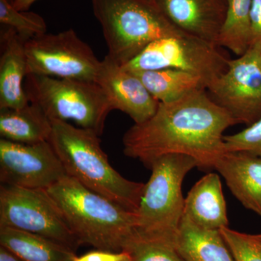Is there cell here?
I'll return each instance as SVG.
<instances>
[{
    "mask_svg": "<svg viewBox=\"0 0 261 261\" xmlns=\"http://www.w3.org/2000/svg\"><path fill=\"white\" fill-rule=\"evenodd\" d=\"M252 0H227L224 21L218 37V47H224L238 56L251 45L250 9Z\"/></svg>",
    "mask_w": 261,
    "mask_h": 261,
    "instance_id": "obj_21",
    "label": "cell"
},
{
    "mask_svg": "<svg viewBox=\"0 0 261 261\" xmlns=\"http://www.w3.org/2000/svg\"><path fill=\"white\" fill-rule=\"evenodd\" d=\"M51 122L49 142L66 174L89 190L135 213L145 184L126 179L115 170L95 132L73 126L69 122Z\"/></svg>",
    "mask_w": 261,
    "mask_h": 261,
    "instance_id": "obj_3",
    "label": "cell"
},
{
    "mask_svg": "<svg viewBox=\"0 0 261 261\" xmlns=\"http://www.w3.org/2000/svg\"><path fill=\"white\" fill-rule=\"evenodd\" d=\"M260 56H261V54H260Z\"/></svg>",
    "mask_w": 261,
    "mask_h": 261,
    "instance_id": "obj_32",
    "label": "cell"
},
{
    "mask_svg": "<svg viewBox=\"0 0 261 261\" xmlns=\"http://www.w3.org/2000/svg\"><path fill=\"white\" fill-rule=\"evenodd\" d=\"M96 82L107 94L113 109L126 113L135 124L147 121L159 108L160 102L140 79L108 56L101 61Z\"/></svg>",
    "mask_w": 261,
    "mask_h": 261,
    "instance_id": "obj_12",
    "label": "cell"
},
{
    "mask_svg": "<svg viewBox=\"0 0 261 261\" xmlns=\"http://www.w3.org/2000/svg\"><path fill=\"white\" fill-rule=\"evenodd\" d=\"M123 250L129 252L130 261H185L174 244L142 238L135 232Z\"/></svg>",
    "mask_w": 261,
    "mask_h": 261,
    "instance_id": "obj_22",
    "label": "cell"
},
{
    "mask_svg": "<svg viewBox=\"0 0 261 261\" xmlns=\"http://www.w3.org/2000/svg\"><path fill=\"white\" fill-rule=\"evenodd\" d=\"M94 15L102 27L107 56L126 64L154 41L186 35L144 0H92Z\"/></svg>",
    "mask_w": 261,
    "mask_h": 261,
    "instance_id": "obj_5",
    "label": "cell"
},
{
    "mask_svg": "<svg viewBox=\"0 0 261 261\" xmlns=\"http://www.w3.org/2000/svg\"><path fill=\"white\" fill-rule=\"evenodd\" d=\"M25 41L14 29L2 25L0 32V109L29 104L24 89L28 75Z\"/></svg>",
    "mask_w": 261,
    "mask_h": 261,
    "instance_id": "obj_14",
    "label": "cell"
},
{
    "mask_svg": "<svg viewBox=\"0 0 261 261\" xmlns=\"http://www.w3.org/2000/svg\"><path fill=\"white\" fill-rule=\"evenodd\" d=\"M176 244L185 261H235L219 230L201 228L185 214Z\"/></svg>",
    "mask_w": 261,
    "mask_h": 261,
    "instance_id": "obj_18",
    "label": "cell"
},
{
    "mask_svg": "<svg viewBox=\"0 0 261 261\" xmlns=\"http://www.w3.org/2000/svg\"><path fill=\"white\" fill-rule=\"evenodd\" d=\"M251 47L261 49V0H252L250 9Z\"/></svg>",
    "mask_w": 261,
    "mask_h": 261,
    "instance_id": "obj_27",
    "label": "cell"
},
{
    "mask_svg": "<svg viewBox=\"0 0 261 261\" xmlns=\"http://www.w3.org/2000/svg\"><path fill=\"white\" fill-rule=\"evenodd\" d=\"M227 58L219 47L188 35L158 39L133 60L121 65L129 71L176 69L199 75L212 83L228 68Z\"/></svg>",
    "mask_w": 261,
    "mask_h": 261,
    "instance_id": "obj_9",
    "label": "cell"
},
{
    "mask_svg": "<svg viewBox=\"0 0 261 261\" xmlns=\"http://www.w3.org/2000/svg\"><path fill=\"white\" fill-rule=\"evenodd\" d=\"M15 9L20 11H27L37 0H10Z\"/></svg>",
    "mask_w": 261,
    "mask_h": 261,
    "instance_id": "obj_28",
    "label": "cell"
},
{
    "mask_svg": "<svg viewBox=\"0 0 261 261\" xmlns=\"http://www.w3.org/2000/svg\"><path fill=\"white\" fill-rule=\"evenodd\" d=\"M195 167V159L181 154H166L152 163L150 178L145 184L135 212L137 235L176 245L185 212L182 183Z\"/></svg>",
    "mask_w": 261,
    "mask_h": 261,
    "instance_id": "obj_4",
    "label": "cell"
},
{
    "mask_svg": "<svg viewBox=\"0 0 261 261\" xmlns=\"http://www.w3.org/2000/svg\"><path fill=\"white\" fill-rule=\"evenodd\" d=\"M214 169L222 175L233 195L246 208L261 216V157L226 152Z\"/></svg>",
    "mask_w": 261,
    "mask_h": 261,
    "instance_id": "obj_15",
    "label": "cell"
},
{
    "mask_svg": "<svg viewBox=\"0 0 261 261\" xmlns=\"http://www.w3.org/2000/svg\"><path fill=\"white\" fill-rule=\"evenodd\" d=\"M65 176V168L49 141L22 144L0 140L2 185L46 190Z\"/></svg>",
    "mask_w": 261,
    "mask_h": 261,
    "instance_id": "obj_11",
    "label": "cell"
},
{
    "mask_svg": "<svg viewBox=\"0 0 261 261\" xmlns=\"http://www.w3.org/2000/svg\"><path fill=\"white\" fill-rule=\"evenodd\" d=\"M257 238L259 239V240L261 241V233L260 234H256Z\"/></svg>",
    "mask_w": 261,
    "mask_h": 261,
    "instance_id": "obj_31",
    "label": "cell"
},
{
    "mask_svg": "<svg viewBox=\"0 0 261 261\" xmlns=\"http://www.w3.org/2000/svg\"><path fill=\"white\" fill-rule=\"evenodd\" d=\"M46 190L80 245L121 251L135 232V213L68 175Z\"/></svg>",
    "mask_w": 261,
    "mask_h": 261,
    "instance_id": "obj_2",
    "label": "cell"
},
{
    "mask_svg": "<svg viewBox=\"0 0 261 261\" xmlns=\"http://www.w3.org/2000/svg\"><path fill=\"white\" fill-rule=\"evenodd\" d=\"M224 141L226 152H245L261 157V117L242 132L224 136Z\"/></svg>",
    "mask_w": 261,
    "mask_h": 261,
    "instance_id": "obj_25",
    "label": "cell"
},
{
    "mask_svg": "<svg viewBox=\"0 0 261 261\" xmlns=\"http://www.w3.org/2000/svg\"><path fill=\"white\" fill-rule=\"evenodd\" d=\"M129 252L126 250L121 251H108L97 250L84 254L81 256H75L73 261H130Z\"/></svg>",
    "mask_w": 261,
    "mask_h": 261,
    "instance_id": "obj_26",
    "label": "cell"
},
{
    "mask_svg": "<svg viewBox=\"0 0 261 261\" xmlns=\"http://www.w3.org/2000/svg\"><path fill=\"white\" fill-rule=\"evenodd\" d=\"M261 49L251 47L243 56L228 60V68L207 88L216 104L237 123L247 126L261 117Z\"/></svg>",
    "mask_w": 261,
    "mask_h": 261,
    "instance_id": "obj_10",
    "label": "cell"
},
{
    "mask_svg": "<svg viewBox=\"0 0 261 261\" xmlns=\"http://www.w3.org/2000/svg\"><path fill=\"white\" fill-rule=\"evenodd\" d=\"M219 231L235 261H261V241L256 235L239 232L228 226Z\"/></svg>",
    "mask_w": 261,
    "mask_h": 261,
    "instance_id": "obj_24",
    "label": "cell"
},
{
    "mask_svg": "<svg viewBox=\"0 0 261 261\" xmlns=\"http://www.w3.org/2000/svg\"><path fill=\"white\" fill-rule=\"evenodd\" d=\"M234 124L207 89H201L174 102L159 103L153 116L125 133L123 152L148 168L162 156L181 154L195 159L201 169H210L226 153L224 133Z\"/></svg>",
    "mask_w": 261,
    "mask_h": 261,
    "instance_id": "obj_1",
    "label": "cell"
},
{
    "mask_svg": "<svg viewBox=\"0 0 261 261\" xmlns=\"http://www.w3.org/2000/svg\"><path fill=\"white\" fill-rule=\"evenodd\" d=\"M0 23L14 29L25 42L47 32V25L42 16L15 9L10 0H0Z\"/></svg>",
    "mask_w": 261,
    "mask_h": 261,
    "instance_id": "obj_23",
    "label": "cell"
},
{
    "mask_svg": "<svg viewBox=\"0 0 261 261\" xmlns=\"http://www.w3.org/2000/svg\"><path fill=\"white\" fill-rule=\"evenodd\" d=\"M0 227H8L49 239L74 250L78 240L45 190L2 185Z\"/></svg>",
    "mask_w": 261,
    "mask_h": 261,
    "instance_id": "obj_7",
    "label": "cell"
},
{
    "mask_svg": "<svg viewBox=\"0 0 261 261\" xmlns=\"http://www.w3.org/2000/svg\"><path fill=\"white\" fill-rule=\"evenodd\" d=\"M0 246L22 261H73L75 251L34 233L15 228L0 227Z\"/></svg>",
    "mask_w": 261,
    "mask_h": 261,
    "instance_id": "obj_19",
    "label": "cell"
},
{
    "mask_svg": "<svg viewBox=\"0 0 261 261\" xmlns=\"http://www.w3.org/2000/svg\"><path fill=\"white\" fill-rule=\"evenodd\" d=\"M24 89L29 102L38 105L51 121H73L99 136L113 111L109 98L97 82L29 74Z\"/></svg>",
    "mask_w": 261,
    "mask_h": 261,
    "instance_id": "obj_6",
    "label": "cell"
},
{
    "mask_svg": "<svg viewBox=\"0 0 261 261\" xmlns=\"http://www.w3.org/2000/svg\"><path fill=\"white\" fill-rule=\"evenodd\" d=\"M0 261H22L13 252L7 250L4 247L0 246Z\"/></svg>",
    "mask_w": 261,
    "mask_h": 261,
    "instance_id": "obj_29",
    "label": "cell"
},
{
    "mask_svg": "<svg viewBox=\"0 0 261 261\" xmlns=\"http://www.w3.org/2000/svg\"><path fill=\"white\" fill-rule=\"evenodd\" d=\"M184 214L206 229L228 227L226 201L219 175L207 173L194 185L185 198Z\"/></svg>",
    "mask_w": 261,
    "mask_h": 261,
    "instance_id": "obj_16",
    "label": "cell"
},
{
    "mask_svg": "<svg viewBox=\"0 0 261 261\" xmlns=\"http://www.w3.org/2000/svg\"><path fill=\"white\" fill-rule=\"evenodd\" d=\"M144 1L148 2V3H152V4H153L154 0H144Z\"/></svg>",
    "mask_w": 261,
    "mask_h": 261,
    "instance_id": "obj_30",
    "label": "cell"
},
{
    "mask_svg": "<svg viewBox=\"0 0 261 261\" xmlns=\"http://www.w3.org/2000/svg\"><path fill=\"white\" fill-rule=\"evenodd\" d=\"M29 74L96 82L101 61L73 29L25 42Z\"/></svg>",
    "mask_w": 261,
    "mask_h": 261,
    "instance_id": "obj_8",
    "label": "cell"
},
{
    "mask_svg": "<svg viewBox=\"0 0 261 261\" xmlns=\"http://www.w3.org/2000/svg\"><path fill=\"white\" fill-rule=\"evenodd\" d=\"M129 71V70H128ZM160 103L172 102L201 89H207L199 75L184 70L161 69L130 71Z\"/></svg>",
    "mask_w": 261,
    "mask_h": 261,
    "instance_id": "obj_20",
    "label": "cell"
},
{
    "mask_svg": "<svg viewBox=\"0 0 261 261\" xmlns=\"http://www.w3.org/2000/svg\"><path fill=\"white\" fill-rule=\"evenodd\" d=\"M53 122L37 104L25 107L0 109V136L3 140L22 144L47 142L50 138Z\"/></svg>",
    "mask_w": 261,
    "mask_h": 261,
    "instance_id": "obj_17",
    "label": "cell"
},
{
    "mask_svg": "<svg viewBox=\"0 0 261 261\" xmlns=\"http://www.w3.org/2000/svg\"><path fill=\"white\" fill-rule=\"evenodd\" d=\"M153 4L183 34L217 46L227 0H154Z\"/></svg>",
    "mask_w": 261,
    "mask_h": 261,
    "instance_id": "obj_13",
    "label": "cell"
}]
</instances>
